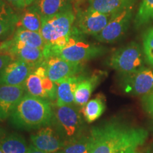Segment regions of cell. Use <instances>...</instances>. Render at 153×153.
<instances>
[{
    "mask_svg": "<svg viewBox=\"0 0 153 153\" xmlns=\"http://www.w3.org/2000/svg\"><path fill=\"white\" fill-rule=\"evenodd\" d=\"M91 153H119L137 150L145 144L148 132L143 128L133 127L117 121H111L93 128Z\"/></svg>",
    "mask_w": 153,
    "mask_h": 153,
    "instance_id": "cell-1",
    "label": "cell"
},
{
    "mask_svg": "<svg viewBox=\"0 0 153 153\" xmlns=\"http://www.w3.org/2000/svg\"><path fill=\"white\" fill-rule=\"evenodd\" d=\"M53 118L50 101L26 93L11 111L9 121L16 128L30 131L51 126Z\"/></svg>",
    "mask_w": 153,
    "mask_h": 153,
    "instance_id": "cell-2",
    "label": "cell"
},
{
    "mask_svg": "<svg viewBox=\"0 0 153 153\" xmlns=\"http://www.w3.org/2000/svg\"><path fill=\"white\" fill-rule=\"evenodd\" d=\"M106 52V48L89 42L85 38V35L73 26L65 46L51 53L45 57L54 55L70 62L82 64L104 55Z\"/></svg>",
    "mask_w": 153,
    "mask_h": 153,
    "instance_id": "cell-3",
    "label": "cell"
},
{
    "mask_svg": "<svg viewBox=\"0 0 153 153\" xmlns=\"http://www.w3.org/2000/svg\"><path fill=\"white\" fill-rule=\"evenodd\" d=\"M52 125L64 141L65 145L82 136L84 132L83 119L76 107L72 105L53 106Z\"/></svg>",
    "mask_w": 153,
    "mask_h": 153,
    "instance_id": "cell-4",
    "label": "cell"
},
{
    "mask_svg": "<svg viewBox=\"0 0 153 153\" xmlns=\"http://www.w3.org/2000/svg\"><path fill=\"white\" fill-rule=\"evenodd\" d=\"M76 14L72 9L63 11L53 16L43 18L39 33L45 45L52 44L70 36L75 22Z\"/></svg>",
    "mask_w": 153,
    "mask_h": 153,
    "instance_id": "cell-5",
    "label": "cell"
},
{
    "mask_svg": "<svg viewBox=\"0 0 153 153\" xmlns=\"http://www.w3.org/2000/svg\"><path fill=\"white\" fill-rule=\"evenodd\" d=\"M109 65L122 76L134 73L144 67L142 49L138 43L131 42L113 53Z\"/></svg>",
    "mask_w": 153,
    "mask_h": 153,
    "instance_id": "cell-6",
    "label": "cell"
},
{
    "mask_svg": "<svg viewBox=\"0 0 153 153\" xmlns=\"http://www.w3.org/2000/svg\"><path fill=\"white\" fill-rule=\"evenodd\" d=\"M24 87L26 93L48 101L57 99V85L48 76L45 68L36 67L26 79Z\"/></svg>",
    "mask_w": 153,
    "mask_h": 153,
    "instance_id": "cell-7",
    "label": "cell"
},
{
    "mask_svg": "<svg viewBox=\"0 0 153 153\" xmlns=\"http://www.w3.org/2000/svg\"><path fill=\"white\" fill-rule=\"evenodd\" d=\"M134 4L113 14L102 31L94 36L97 41L109 43L117 41L127 31L133 14Z\"/></svg>",
    "mask_w": 153,
    "mask_h": 153,
    "instance_id": "cell-8",
    "label": "cell"
},
{
    "mask_svg": "<svg viewBox=\"0 0 153 153\" xmlns=\"http://www.w3.org/2000/svg\"><path fill=\"white\" fill-rule=\"evenodd\" d=\"M0 54L10 55L14 60H22L34 68L41 65L45 59L43 49L28 46L11 38L0 44Z\"/></svg>",
    "mask_w": 153,
    "mask_h": 153,
    "instance_id": "cell-9",
    "label": "cell"
},
{
    "mask_svg": "<svg viewBox=\"0 0 153 153\" xmlns=\"http://www.w3.org/2000/svg\"><path fill=\"white\" fill-rule=\"evenodd\" d=\"M111 16L89 7L85 10L77 11L74 26L84 35L94 37L106 27Z\"/></svg>",
    "mask_w": 153,
    "mask_h": 153,
    "instance_id": "cell-10",
    "label": "cell"
},
{
    "mask_svg": "<svg viewBox=\"0 0 153 153\" xmlns=\"http://www.w3.org/2000/svg\"><path fill=\"white\" fill-rule=\"evenodd\" d=\"M41 65L46 70L47 75L55 83L79 75L83 70V65L70 62L60 57L51 55L45 57Z\"/></svg>",
    "mask_w": 153,
    "mask_h": 153,
    "instance_id": "cell-11",
    "label": "cell"
},
{
    "mask_svg": "<svg viewBox=\"0 0 153 153\" xmlns=\"http://www.w3.org/2000/svg\"><path fill=\"white\" fill-rule=\"evenodd\" d=\"M122 86L124 91L134 96H143L153 91V70L143 68L134 73L123 76Z\"/></svg>",
    "mask_w": 153,
    "mask_h": 153,
    "instance_id": "cell-12",
    "label": "cell"
},
{
    "mask_svg": "<svg viewBox=\"0 0 153 153\" xmlns=\"http://www.w3.org/2000/svg\"><path fill=\"white\" fill-rule=\"evenodd\" d=\"M30 65L20 60H13L0 72V85L22 86L35 69Z\"/></svg>",
    "mask_w": 153,
    "mask_h": 153,
    "instance_id": "cell-13",
    "label": "cell"
},
{
    "mask_svg": "<svg viewBox=\"0 0 153 153\" xmlns=\"http://www.w3.org/2000/svg\"><path fill=\"white\" fill-rule=\"evenodd\" d=\"M30 143L38 150L47 153L57 152L65 147V143L56 131L50 126L41 128L30 135Z\"/></svg>",
    "mask_w": 153,
    "mask_h": 153,
    "instance_id": "cell-14",
    "label": "cell"
},
{
    "mask_svg": "<svg viewBox=\"0 0 153 153\" xmlns=\"http://www.w3.org/2000/svg\"><path fill=\"white\" fill-rule=\"evenodd\" d=\"M26 92L24 85H0V120L9 118L11 111Z\"/></svg>",
    "mask_w": 153,
    "mask_h": 153,
    "instance_id": "cell-15",
    "label": "cell"
},
{
    "mask_svg": "<svg viewBox=\"0 0 153 153\" xmlns=\"http://www.w3.org/2000/svg\"><path fill=\"white\" fill-rule=\"evenodd\" d=\"M83 74L74 75L57 82L56 106L72 105L74 103V93Z\"/></svg>",
    "mask_w": 153,
    "mask_h": 153,
    "instance_id": "cell-16",
    "label": "cell"
},
{
    "mask_svg": "<svg viewBox=\"0 0 153 153\" xmlns=\"http://www.w3.org/2000/svg\"><path fill=\"white\" fill-rule=\"evenodd\" d=\"M19 20V15L4 0H0V39L14 33Z\"/></svg>",
    "mask_w": 153,
    "mask_h": 153,
    "instance_id": "cell-17",
    "label": "cell"
},
{
    "mask_svg": "<svg viewBox=\"0 0 153 153\" xmlns=\"http://www.w3.org/2000/svg\"><path fill=\"white\" fill-rule=\"evenodd\" d=\"M100 79V74H94L89 76H82L74 93L75 104L82 107L85 106L89 101L93 91L99 84Z\"/></svg>",
    "mask_w": 153,
    "mask_h": 153,
    "instance_id": "cell-18",
    "label": "cell"
},
{
    "mask_svg": "<svg viewBox=\"0 0 153 153\" xmlns=\"http://www.w3.org/2000/svg\"><path fill=\"white\" fill-rule=\"evenodd\" d=\"M31 6L43 18L72 9L71 0H35Z\"/></svg>",
    "mask_w": 153,
    "mask_h": 153,
    "instance_id": "cell-19",
    "label": "cell"
},
{
    "mask_svg": "<svg viewBox=\"0 0 153 153\" xmlns=\"http://www.w3.org/2000/svg\"><path fill=\"white\" fill-rule=\"evenodd\" d=\"M43 22V17L31 5L24 9L22 13L19 15V20L16 28H20L31 31L40 32Z\"/></svg>",
    "mask_w": 153,
    "mask_h": 153,
    "instance_id": "cell-20",
    "label": "cell"
},
{
    "mask_svg": "<svg viewBox=\"0 0 153 153\" xmlns=\"http://www.w3.org/2000/svg\"><path fill=\"white\" fill-rule=\"evenodd\" d=\"M135 0H89V7L106 14L113 15L128 6L135 4Z\"/></svg>",
    "mask_w": 153,
    "mask_h": 153,
    "instance_id": "cell-21",
    "label": "cell"
},
{
    "mask_svg": "<svg viewBox=\"0 0 153 153\" xmlns=\"http://www.w3.org/2000/svg\"><path fill=\"white\" fill-rule=\"evenodd\" d=\"M4 153H26L27 143L22 135L16 133H9L0 140Z\"/></svg>",
    "mask_w": 153,
    "mask_h": 153,
    "instance_id": "cell-22",
    "label": "cell"
},
{
    "mask_svg": "<svg viewBox=\"0 0 153 153\" xmlns=\"http://www.w3.org/2000/svg\"><path fill=\"white\" fill-rule=\"evenodd\" d=\"M11 38L32 48L43 50L45 46V42L39 32L17 28Z\"/></svg>",
    "mask_w": 153,
    "mask_h": 153,
    "instance_id": "cell-23",
    "label": "cell"
},
{
    "mask_svg": "<svg viewBox=\"0 0 153 153\" xmlns=\"http://www.w3.org/2000/svg\"><path fill=\"white\" fill-rule=\"evenodd\" d=\"M106 109L105 99L103 96L99 95L94 99L89 101L82 107L81 112L87 123H92L104 114Z\"/></svg>",
    "mask_w": 153,
    "mask_h": 153,
    "instance_id": "cell-24",
    "label": "cell"
},
{
    "mask_svg": "<svg viewBox=\"0 0 153 153\" xmlns=\"http://www.w3.org/2000/svg\"><path fill=\"white\" fill-rule=\"evenodd\" d=\"M92 139L91 135H82L65 145L64 153H91Z\"/></svg>",
    "mask_w": 153,
    "mask_h": 153,
    "instance_id": "cell-25",
    "label": "cell"
},
{
    "mask_svg": "<svg viewBox=\"0 0 153 153\" xmlns=\"http://www.w3.org/2000/svg\"><path fill=\"white\" fill-rule=\"evenodd\" d=\"M153 21V0H142L135 19L136 26H140Z\"/></svg>",
    "mask_w": 153,
    "mask_h": 153,
    "instance_id": "cell-26",
    "label": "cell"
},
{
    "mask_svg": "<svg viewBox=\"0 0 153 153\" xmlns=\"http://www.w3.org/2000/svg\"><path fill=\"white\" fill-rule=\"evenodd\" d=\"M143 51L145 58L153 66V28L146 32L143 38Z\"/></svg>",
    "mask_w": 153,
    "mask_h": 153,
    "instance_id": "cell-27",
    "label": "cell"
},
{
    "mask_svg": "<svg viewBox=\"0 0 153 153\" xmlns=\"http://www.w3.org/2000/svg\"><path fill=\"white\" fill-rule=\"evenodd\" d=\"M142 104L145 111L148 114L151 115L153 114V91L148 94L143 96Z\"/></svg>",
    "mask_w": 153,
    "mask_h": 153,
    "instance_id": "cell-28",
    "label": "cell"
},
{
    "mask_svg": "<svg viewBox=\"0 0 153 153\" xmlns=\"http://www.w3.org/2000/svg\"><path fill=\"white\" fill-rule=\"evenodd\" d=\"M8 4L19 9H24L26 7L30 6L35 0H4Z\"/></svg>",
    "mask_w": 153,
    "mask_h": 153,
    "instance_id": "cell-29",
    "label": "cell"
},
{
    "mask_svg": "<svg viewBox=\"0 0 153 153\" xmlns=\"http://www.w3.org/2000/svg\"><path fill=\"white\" fill-rule=\"evenodd\" d=\"M14 59L11 57L10 55L0 54V72L4 68L9 62H11Z\"/></svg>",
    "mask_w": 153,
    "mask_h": 153,
    "instance_id": "cell-30",
    "label": "cell"
},
{
    "mask_svg": "<svg viewBox=\"0 0 153 153\" xmlns=\"http://www.w3.org/2000/svg\"><path fill=\"white\" fill-rule=\"evenodd\" d=\"M26 153H47V152H43V151H41L40 150H38L36 148V147H34L33 145H30L29 147H28V150Z\"/></svg>",
    "mask_w": 153,
    "mask_h": 153,
    "instance_id": "cell-31",
    "label": "cell"
},
{
    "mask_svg": "<svg viewBox=\"0 0 153 153\" xmlns=\"http://www.w3.org/2000/svg\"><path fill=\"white\" fill-rule=\"evenodd\" d=\"M119 153H140V152H137V150H128L126 151H124V152H119Z\"/></svg>",
    "mask_w": 153,
    "mask_h": 153,
    "instance_id": "cell-32",
    "label": "cell"
},
{
    "mask_svg": "<svg viewBox=\"0 0 153 153\" xmlns=\"http://www.w3.org/2000/svg\"><path fill=\"white\" fill-rule=\"evenodd\" d=\"M53 153H64V152L63 151H57V152H53Z\"/></svg>",
    "mask_w": 153,
    "mask_h": 153,
    "instance_id": "cell-33",
    "label": "cell"
},
{
    "mask_svg": "<svg viewBox=\"0 0 153 153\" xmlns=\"http://www.w3.org/2000/svg\"><path fill=\"white\" fill-rule=\"evenodd\" d=\"M0 153H4L2 149H1V145H0Z\"/></svg>",
    "mask_w": 153,
    "mask_h": 153,
    "instance_id": "cell-34",
    "label": "cell"
},
{
    "mask_svg": "<svg viewBox=\"0 0 153 153\" xmlns=\"http://www.w3.org/2000/svg\"><path fill=\"white\" fill-rule=\"evenodd\" d=\"M150 116H151V117H152V120H153V114H151Z\"/></svg>",
    "mask_w": 153,
    "mask_h": 153,
    "instance_id": "cell-35",
    "label": "cell"
},
{
    "mask_svg": "<svg viewBox=\"0 0 153 153\" xmlns=\"http://www.w3.org/2000/svg\"><path fill=\"white\" fill-rule=\"evenodd\" d=\"M147 153H152V152H151V151H150V150H148V152H147Z\"/></svg>",
    "mask_w": 153,
    "mask_h": 153,
    "instance_id": "cell-36",
    "label": "cell"
}]
</instances>
